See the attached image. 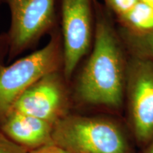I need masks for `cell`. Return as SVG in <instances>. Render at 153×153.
Instances as JSON below:
<instances>
[{
	"label": "cell",
	"instance_id": "5",
	"mask_svg": "<svg viewBox=\"0 0 153 153\" xmlns=\"http://www.w3.org/2000/svg\"><path fill=\"white\" fill-rule=\"evenodd\" d=\"M63 46L62 72L71 82L80 62L93 45L95 0H57Z\"/></svg>",
	"mask_w": 153,
	"mask_h": 153
},
{
	"label": "cell",
	"instance_id": "11",
	"mask_svg": "<svg viewBox=\"0 0 153 153\" xmlns=\"http://www.w3.org/2000/svg\"><path fill=\"white\" fill-rule=\"evenodd\" d=\"M104 6L116 18L123 16L135 7L140 0H104Z\"/></svg>",
	"mask_w": 153,
	"mask_h": 153
},
{
	"label": "cell",
	"instance_id": "9",
	"mask_svg": "<svg viewBox=\"0 0 153 153\" xmlns=\"http://www.w3.org/2000/svg\"><path fill=\"white\" fill-rule=\"evenodd\" d=\"M116 19L120 28L133 33L153 30V8L141 0L127 14Z\"/></svg>",
	"mask_w": 153,
	"mask_h": 153
},
{
	"label": "cell",
	"instance_id": "12",
	"mask_svg": "<svg viewBox=\"0 0 153 153\" xmlns=\"http://www.w3.org/2000/svg\"><path fill=\"white\" fill-rule=\"evenodd\" d=\"M28 149L21 146L0 131V153H28Z\"/></svg>",
	"mask_w": 153,
	"mask_h": 153
},
{
	"label": "cell",
	"instance_id": "6",
	"mask_svg": "<svg viewBox=\"0 0 153 153\" xmlns=\"http://www.w3.org/2000/svg\"><path fill=\"white\" fill-rule=\"evenodd\" d=\"M125 94L135 137L143 144L153 139V61L129 56Z\"/></svg>",
	"mask_w": 153,
	"mask_h": 153
},
{
	"label": "cell",
	"instance_id": "2",
	"mask_svg": "<svg viewBox=\"0 0 153 153\" xmlns=\"http://www.w3.org/2000/svg\"><path fill=\"white\" fill-rule=\"evenodd\" d=\"M52 142L70 153H130L117 123L108 118L67 114L53 126Z\"/></svg>",
	"mask_w": 153,
	"mask_h": 153
},
{
	"label": "cell",
	"instance_id": "4",
	"mask_svg": "<svg viewBox=\"0 0 153 153\" xmlns=\"http://www.w3.org/2000/svg\"><path fill=\"white\" fill-rule=\"evenodd\" d=\"M10 12L7 62L35 48L60 26L57 0H1Z\"/></svg>",
	"mask_w": 153,
	"mask_h": 153
},
{
	"label": "cell",
	"instance_id": "8",
	"mask_svg": "<svg viewBox=\"0 0 153 153\" xmlns=\"http://www.w3.org/2000/svg\"><path fill=\"white\" fill-rule=\"evenodd\" d=\"M53 124L18 112H10L1 123V132L26 148H39L52 143Z\"/></svg>",
	"mask_w": 153,
	"mask_h": 153
},
{
	"label": "cell",
	"instance_id": "1",
	"mask_svg": "<svg viewBox=\"0 0 153 153\" xmlns=\"http://www.w3.org/2000/svg\"><path fill=\"white\" fill-rule=\"evenodd\" d=\"M111 15L104 4L95 0L93 45L72 78V90L82 104L118 110L125 97L128 57Z\"/></svg>",
	"mask_w": 153,
	"mask_h": 153
},
{
	"label": "cell",
	"instance_id": "16",
	"mask_svg": "<svg viewBox=\"0 0 153 153\" xmlns=\"http://www.w3.org/2000/svg\"><path fill=\"white\" fill-rule=\"evenodd\" d=\"M143 2L148 4V5H150V7H152L153 8V0H141Z\"/></svg>",
	"mask_w": 153,
	"mask_h": 153
},
{
	"label": "cell",
	"instance_id": "13",
	"mask_svg": "<svg viewBox=\"0 0 153 153\" xmlns=\"http://www.w3.org/2000/svg\"><path fill=\"white\" fill-rule=\"evenodd\" d=\"M0 0V7L2 4ZM9 54V41L7 32L0 33V68L5 65V60H7Z\"/></svg>",
	"mask_w": 153,
	"mask_h": 153
},
{
	"label": "cell",
	"instance_id": "14",
	"mask_svg": "<svg viewBox=\"0 0 153 153\" xmlns=\"http://www.w3.org/2000/svg\"><path fill=\"white\" fill-rule=\"evenodd\" d=\"M28 153H70L55 143H50L45 144L39 148L33 149Z\"/></svg>",
	"mask_w": 153,
	"mask_h": 153
},
{
	"label": "cell",
	"instance_id": "7",
	"mask_svg": "<svg viewBox=\"0 0 153 153\" xmlns=\"http://www.w3.org/2000/svg\"><path fill=\"white\" fill-rule=\"evenodd\" d=\"M70 85L62 70L51 72L25 91L10 112L29 115L54 126L68 114Z\"/></svg>",
	"mask_w": 153,
	"mask_h": 153
},
{
	"label": "cell",
	"instance_id": "15",
	"mask_svg": "<svg viewBox=\"0 0 153 153\" xmlns=\"http://www.w3.org/2000/svg\"><path fill=\"white\" fill-rule=\"evenodd\" d=\"M145 153H153V139L150 142V145L149 146V148L147 149L146 152Z\"/></svg>",
	"mask_w": 153,
	"mask_h": 153
},
{
	"label": "cell",
	"instance_id": "10",
	"mask_svg": "<svg viewBox=\"0 0 153 153\" xmlns=\"http://www.w3.org/2000/svg\"><path fill=\"white\" fill-rule=\"evenodd\" d=\"M118 31L129 56L153 61V30L133 33L119 27Z\"/></svg>",
	"mask_w": 153,
	"mask_h": 153
},
{
	"label": "cell",
	"instance_id": "3",
	"mask_svg": "<svg viewBox=\"0 0 153 153\" xmlns=\"http://www.w3.org/2000/svg\"><path fill=\"white\" fill-rule=\"evenodd\" d=\"M48 43L9 65L0 68V123L21 95L43 76L62 70L63 46L59 26Z\"/></svg>",
	"mask_w": 153,
	"mask_h": 153
}]
</instances>
